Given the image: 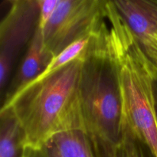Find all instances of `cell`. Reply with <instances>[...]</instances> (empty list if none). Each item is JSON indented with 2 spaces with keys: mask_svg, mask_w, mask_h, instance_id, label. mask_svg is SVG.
<instances>
[{
  "mask_svg": "<svg viewBox=\"0 0 157 157\" xmlns=\"http://www.w3.org/2000/svg\"><path fill=\"white\" fill-rule=\"evenodd\" d=\"M113 157H127V155H126L125 152H124V150H123L122 147H121V148L119 150L117 151V153L115 154V156Z\"/></svg>",
  "mask_w": 157,
  "mask_h": 157,
  "instance_id": "13",
  "label": "cell"
},
{
  "mask_svg": "<svg viewBox=\"0 0 157 157\" xmlns=\"http://www.w3.org/2000/svg\"><path fill=\"white\" fill-rule=\"evenodd\" d=\"M52 141L63 157H95L90 140L83 130L58 133Z\"/></svg>",
  "mask_w": 157,
  "mask_h": 157,
  "instance_id": "9",
  "label": "cell"
},
{
  "mask_svg": "<svg viewBox=\"0 0 157 157\" xmlns=\"http://www.w3.org/2000/svg\"><path fill=\"white\" fill-rule=\"evenodd\" d=\"M82 63L83 55L3 103L0 110L9 109L16 117L25 148H41L63 132L84 131L79 89Z\"/></svg>",
  "mask_w": 157,
  "mask_h": 157,
  "instance_id": "1",
  "label": "cell"
},
{
  "mask_svg": "<svg viewBox=\"0 0 157 157\" xmlns=\"http://www.w3.org/2000/svg\"><path fill=\"white\" fill-rule=\"evenodd\" d=\"M106 20L83 54L80 101L84 133L95 157H113L124 137V107L117 67L105 37Z\"/></svg>",
  "mask_w": 157,
  "mask_h": 157,
  "instance_id": "2",
  "label": "cell"
},
{
  "mask_svg": "<svg viewBox=\"0 0 157 157\" xmlns=\"http://www.w3.org/2000/svg\"><path fill=\"white\" fill-rule=\"evenodd\" d=\"M38 0H13L0 24V88L3 93L17 55L38 29Z\"/></svg>",
  "mask_w": 157,
  "mask_h": 157,
  "instance_id": "5",
  "label": "cell"
},
{
  "mask_svg": "<svg viewBox=\"0 0 157 157\" xmlns=\"http://www.w3.org/2000/svg\"><path fill=\"white\" fill-rule=\"evenodd\" d=\"M0 157H25L21 127L11 110H0Z\"/></svg>",
  "mask_w": 157,
  "mask_h": 157,
  "instance_id": "8",
  "label": "cell"
},
{
  "mask_svg": "<svg viewBox=\"0 0 157 157\" xmlns=\"http://www.w3.org/2000/svg\"><path fill=\"white\" fill-rule=\"evenodd\" d=\"M122 148L127 157H155L149 147L127 129H124Z\"/></svg>",
  "mask_w": 157,
  "mask_h": 157,
  "instance_id": "10",
  "label": "cell"
},
{
  "mask_svg": "<svg viewBox=\"0 0 157 157\" xmlns=\"http://www.w3.org/2000/svg\"><path fill=\"white\" fill-rule=\"evenodd\" d=\"M113 3L157 73V0H117Z\"/></svg>",
  "mask_w": 157,
  "mask_h": 157,
  "instance_id": "6",
  "label": "cell"
},
{
  "mask_svg": "<svg viewBox=\"0 0 157 157\" xmlns=\"http://www.w3.org/2000/svg\"><path fill=\"white\" fill-rule=\"evenodd\" d=\"M104 0H61L42 32L44 47L52 58L72 44L99 32L105 18Z\"/></svg>",
  "mask_w": 157,
  "mask_h": 157,
  "instance_id": "4",
  "label": "cell"
},
{
  "mask_svg": "<svg viewBox=\"0 0 157 157\" xmlns=\"http://www.w3.org/2000/svg\"><path fill=\"white\" fill-rule=\"evenodd\" d=\"M39 6L38 28L41 30L45 28L49 20L55 13L61 0H38Z\"/></svg>",
  "mask_w": 157,
  "mask_h": 157,
  "instance_id": "11",
  "label": "cell"
},
{
  "mask_svg": "<svg viewBox=\"0 0 157 157\" xmlns=\"http://www.w3.org/2000/svg\"><path fill=\"white\" fill-rule=\"evenodd\" d=\"M52 59L53 58L44 47L42 32L38 26L29 42L18 73L9 87L5 101L10 99L38 78Z\"/></svg>",
  "mask_w": 157,
  "mask_h": 157,
  "instance_id": "7",
  "label": "cell"
},
{
  "mask_svg": "<svg viewBox=\"0 0 157 157\" xmlns=\"http://www.w3.org/2000/svg\"><path fill=\"white\" fill-rule=\"evenodd\" d=\"M154 94H155V101H156V110L157 115V77L155 80L154 83Z\"/></svg>",
  "mask_w": 157,
  "mask_h": 157,
  "instance_id": "14",
  "label": "cell"
},
{
  "mask_svg": "<svg viewBox=\"0 0 157 157\" xmlns=\"http://www.w3.org/2000/svg\"><path fill=\"white\" fill-rule=\"evenodd\" d=\"M25 157H63L52 140L39 149L26 148Z\"/></svg>",
  "mask_w": 157,
  "mask_h": 157,
  "instance_id": "12",
  "label": "cell"
},
{
  "mask_svg": "<svg viewBox=\"0 0 157 157\" xmlns=\"http://www.w3.org/2000/svg\"><path fill=\"white\" fill-rule=\"evenodd\" d=\"M105 37L117 67L124 107V129L142 140L157 157L154 83L157 73L120 15L113 1L105 6Z\"/></svg>",
  "mask_w": 157,
  "mask_h": 157,
  "instance_id": "3",
  "label": "cell"
}]
</instances>
